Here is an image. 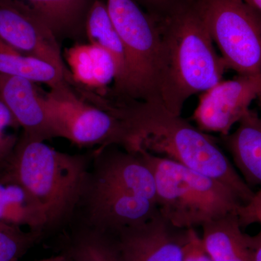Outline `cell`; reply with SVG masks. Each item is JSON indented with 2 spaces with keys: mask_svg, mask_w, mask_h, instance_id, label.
<instances>
[{
  "mask_svg": "<svg viewBox=\"0 0 261 261\" xmlns=\"http://www.w3.org/2000/svg\"><path fill=\"white\" fill-rule=\"evenodd\" d=\"M115 114L129 130L134 147L172 160L228 187L243 204L255 195L214 137L168 111L160 103L118 105Z\"/></svg>",
  "mask_w": 261,
  "mask_h": 261,
  "instance_id": "obj_1",
  "label": "cell"
},
{
  "mask_svg": "<svg viewBox=\"0 0 261 261\" xmlns=\"http://www.w3.org/2000/svg\"><path fill=\"white\" fill-rule=\"evenodd\" d=\"M158 23L163 46L161 101L169 112L181 116L187 99L222 81L227 68L195 0H185Z\"/></svg>",
  "mask_w": 261,
  "mask_h": 261,
  "instance_id": "obj_2",
  "label": "cell"
},
{
  "mask_svg": "<svg viewBox=\"0 0 261 261\" xmlns=\"http://www.w3.org/2000/svg\"><path fill=\"white\" fill-rule=\"evenodd\" d=\"M0 163V182L23 189L42 210L47 226L63 221L80 205L89 174L86 156L60 152L22 135Z\"/></svg>",
  "mask_w": 261,
  "mask_h": 261,
  "instance_id": "obj_3",
  "label": "cell"
},
{
  "mask_svg": "<svg viewBox=\"0 0 261 261\" xmlns=\"http://www.w3.org/2000/svg\"><path fill=\"white\" fill-rule=\"evenodd\" d=\"M106 5L123 44L126 70L121 83L108 89L102 97L114 103L162 104L163 46L159 23L135 0H107Z\"/></svg>",
  "mask_w": 261,
  "mask_h": 261,
  "instance_id": "obj_4",
  "label": "cell"
},
{
  "mask_svg": "<svg viewBox=\"0 0 261 261\" xmlns=\"http://www.w3.org/2000/svg\"><path fill=\"white\" fill-rule=\"evenodd\" d=\"M152 170L160 214L178 228H195L231 213L243 204L224 184L172 160L138 150Z\"/></svg>",
  "mask_w": 261,
  "mask_h": 261,
  "instance_id": "obj_5",
  "label": "cell"
},
{
  "mask_svg": "<svg viewBox=\"0 0 261 261\" xmlns=\"http://www.w3.org/2000/svg\"><path fill=\"white\" fill-rule=\"evenodd\" d=\"M227 69L261 74V17L244 0H195Z\"/></svg>",
  "mask_w": 261,
  "mask_h": 261,
  "instance_id": "obj_6",
  "label": "cell"
},
{
  "mask_svg": "<svg viewBox=\"0 0 261 261\" xmlns=\"http://www.w3.org/2000/svg\"><path fill=\"white\" fill-rule=\"evenodd\" d=\"M44 101L57 137L79 147L117 145L133 152L123 121L80 97L72 86L50 89L44 93Z\"/></svg>",
  "mask_w": 261,
  "mask_h": 261,
  "instance_id": "obj_7",
  "label": "cell"
},
{
  "mask_svg": "<svg viewBox=\"0 0 261 261\" xmlns=\"http://www.w3.org/2000/svg\"><path fill=\"white\" fill-rule=\"evenodd\" d=\"M260 90L261 74L221 81L201 94L192 118L202 132L228 135L250 111Z\"/></svg>",
  "mask_w": 261,
  "mask_h": 261,
  "instance_id": "obj_8",
  "label": "cell"
},
{
  "mask_svg": "<svg viewBox=\"0 0 261 261\" xmlns=\"http://www.w3.org/2000/svg\"><path fill=\"white\" fill-rule=\"evenodd\" d=\"M0 39L25 56L54 65L73 82L62 56L59 41L32 10L10 0H0Z\"/></svg>",
  "mask_w": 261,
  "mask_h": 261,
  "instance_id": "obj_9",
  "label": "cell"
},
{
  "mask_svg": "<svg viewBox=\"0 0 261 261\" xmlns=\"http://www.w3.org/2000/svg\"><path fill=\"white\" fill-rule=\"evenodd\" d=\"M81 203L85 206L88 226L109 233L142 224L159 213L153 201L99 185L89 177Z\"/></svg>",
  "mask_w": 261,
  "mask_h": 261,
  "instance_id": "obj_10",
  "label": "cell"
},
{
  "mask_svg": "<svg viewBox=\"0 0 261 261\" xmlns=\"http://www.w3.org/2000/svg\"><path fill=\"white\" fill-rule=\"evenodd\" d=\"M188 231L175 227L159 212L145 222L111 234L123 261H184Z\"/></svg>",
  "mask_w": 261,
  "mask_h": 261,
  "instance_id": "obj_11",
  "label": "cell"
},
{
  "mask_svg": "<svg viewBox=\"0 0 261 261\" xmlns=\"http://www.w3.org/2000/svg\"><path fill=\"white\" fill-rule=\"evenodd\" d=\"M117 145L99 147L96 152L90 181L136 195L157 203L153 173L140 152L118 148Z\"/></svg>",
  "mask_w": 261,
  "mask_h": 261,
  "instance_id": "obj_12",
  "label": "cell"
},
{
  "mask_svg": "<svg viewBox=\"0 0 261 261\" xmlns=\"http://www.w3.org/2000/svg\"><path fill=\"white\" fill-rule=\"evenodd\" d=\"M36 84L23 77L0 73V98L23 128V135L44 142L57 136L44 101V93Z\"/></svg>",
  "mask_w": 261,
  "mask_h": 261,
  "instance_id": "obj_13",
  "label": "cell"
},
{
  "mask_svg": "<svg viewBox=\"0 0 261 261\" xmlns=\"http://www.w3.org/2000/svg\"><path fill=\"white\" fill-rule=\"evenodd\" d=\"M64 58L77 87L99 95L109 89L118 75L113 57L90 43H75L65 49Z\"/></svg>",
  "mask_w": 261,
  "mask_h": 261,
  "instance_id": "obj_14",
  "label": "cell"
},
{
  "mask_svg": "<svg viewBox=\"0 0 261 261\" xmlns=\"http://www.w3.org/2000/svg\"><path fill=\"white\" fill-rule=\"evenodd\" d=\"M221 140L247 185L261 186V116L250 110L236 130Z\"/></svg>",
  "mask_w": 261,
  "mask_h": 261,
  "instance_id": "obj_15",
  "label": "cell"
},
{
  "mask_svg": "<svg viewBox=\"0 0 261 261\" xmlns=\"http://www.w3.org/2000/svg\"><path fill=\"white\" fill-rule=\"evenodd\" d=\"M202 227L204 248L214 261H255L250 235L243 231L238 213H231Z\"/></svg>",
  "mask_w": 261,
  "mask_h": 261,
  "instance_id": "obj_16",
  "label": "cell"
},
{
  "mask_svg": "<svg viewBox=\"0 0 261 261\" xmlns=\"http://www.w3.org/2000/svg\"><path fill=\"white\" fill-rule=\"evenodd\" d=\"M23 5L44 22L58 41L86 37L85 23L94 0H10Z\"/></svg>",
  "mask_w": 261,
  "mask_h": 261,
  "instance_id": "obj_17",
  "label": "cell"
},
{
  "mask_svg": "<svg viewBox=\"0 0 261 261\" xmlns=\"http://www.w3.org/2000/svg\"><path fill=\"white\" fill-rule=\"evenodd\" d=\"M0 73L18 75L35 82L47 84L50 89L72 86L61 70L47 62L22 54L0 39Z\"/></svg>",
  "mask_w": 261,
  "mask_h": 261,
  "instance_id": "obj_18",
  "label": "cell"
},
{
  "mask_svg": "<svg viewBox=\"0 0 261 261\" xmlns=\"http://www.w3.org/2000/svg\"><path fill=\"white\" fill-rule=\"evenodd\" d=\"M86 37L89 43L108 51L114 58L118 68V75L113 87L118 85L126 70L124 49L112 20L107 5L101 0H94L87 15L85 23Z\"/></svg>",
  "mask_w": 261,
  "mask_h": 261,
  "instance_id": "obj_19",
  "label": "cell"
},
{
  "mask_svg": "<svg viewBox=\"0 0 261 261\" xmlns=\"http://www.w3.org/2000/svg\"><path fill=\"white\" fill-rule=\"evenodd\" d=\"M0 221L41 233L47 227V220L37 204L23 189L0 182Z\"/></svg>",
  "mask_w": 261,
  "mask_h": 261,
  "instance_id": "obj_20",
  "label": "cell"
},
{
  "mask_svg": "<svg viewBox=\"0 0 261 261\" xmlns=\"http://www.w3.org/2000/svg\"><path fill=\"white\" fill-rule=\"evenodd\" d=\"M67 255L70 261H123L112 235L89 226L77 235Z\"/></svg>",
  "mask_w": 261,
  "mask_h": 261,
  "instance_id": "obj_21",
  "label": "cell"
},
{
  "mask_svg": "<svg viewBox=\"0 0 261 261\" xmlns=\"http://www.w3.org/2000/svg\"><path fill=\"white\" fill-rule=\"evenodd\" d=\"M40 233L0 221V261H18L35 243Z\"/></svg>",
  "mask_w": 261,
  "mask_h": 261,
  "instance_id": "obj_22",
  "label": "cell"
},
{
  "mask_svg": "<svg viewBox=\"0 0 261 261\" xmlns=\"http://www.w3.org/2000/svg\"><path fill=\"white\" fill-rule=\"evenodd\" d=\"M156 21L171 14L185 0H135Z\"/></svg>",
  "mask_w": 261,
  "mask_h": 261,
  "instance_id": "obj_23",
  "label": "cell"
},
{
  "mask_svg": "<svg viewBox=\"0 0 261 261\" xmlns=\"http://www.w3.org/2000/svg\"><path fill=\"white\" fill-rule=\"evenodd\" d=\"M238 216L242 228L253 224H259L261 226V188L255 192L250 202L240 205Z\"/></svg>",
  "mask_w": 261,
  "mask_h": 261,
  "instance_id": "obj_24",
  "label": "cell"
},
{
  "mask_svg": "<svg viewBox=\"0 0 261 261\" xmlns=\"http://www.w3.org/2000/svg\"><path fill=\"white\" fill-rule=\"evenodd\" d=\"M184 261H214L206 252L202 238L195 228H189L188 237L184 247Z\"/></svg>",
  "mask_w": 261,
  "mask_h": 261,
  "instance_id": "obj_25",
  "label": "cell"
},
{
  "mask_svg": "<svg viewBox=\"0 0 261 261\" xmlns=\"http://www.w3.org/2000/svg\"><path fill=\"white\" fill-rule=\"evenodd\" d=\"M20 126L9 108L0 98V130H5L8 127L18 128Z\"/></svg>",
  "mask_w": 261,
  "mask_h": 261,
  "instance_id": "obj_26",
  "label": "cell"
},
{
  "mask_svg": "<svg viewBox=\"0 0 261 261\" xmlns=\"http://www.w3.org/2000/svg\"><path fill=\"white\" fill-rule=\"evenodd\" d=\"M250 241L254 252L255 261H261V228L255 236H250Z\"/></svg>",
  "mask_w": 261,
  "mask_h": 261,
  "instance_id": "obj_27",
  "label": "cell"
},
{
  "mask_svg": "<svg viewBox=\"0 0 261 261\" xmlns=\"http://www.w3.org/2000/svg\"><path fill=\"white\" fill-rule=\"evenodd\" d=\"M244 2L261 17V0H244Z\"/></svg>",
  "mask_w": 261,
  "mask_h": 261,
  "instance_id": "obj_28",
  "label": "cell"
},
{
  "mask_svg": "<svg viewBox=\"0 0 261 261\" xmlns=\"http://www.w3.org/2000/svg\"><path fill=\"white\" fill-rule=\"evenodd\" d=\"M38 261H69V259H68V255L65 254V255H56V256L47 257V258Z\"/></svg>",
  "mask_w": 261,
  "mask_h": 261,
  "instance_id": "obj_29",
  "label": "cell"
},
{
  "mask_svg": "<svg viewBox=\"0 0 261 261\" xmlns=\"http://www.w3.org/2000/svg\"><path fill=\"white\" fill-rule=\"evenodd\" d=\"M257 99H258L259 103H260V106H261V90L260 92H259L258 96H257Z\"/></svg>",
  "mask_w": 261,
  "mask_h": 261,
  "instance_id": "obj_30",
  "label": "cell"
},
{
  "mask_svg": "<svg viewBox=\"0 0 261 261\" xmlns=\"http://www.w3.org/2000/svg\"><path fill=\"white\" fill-rule=\"evenodd\" d=\"M68 259H69V258H68ZM69 261H70V260H69Z\"/></svg>",
  "mask_w": 261,
  "mask_h": 261,
  "instance_id": "obj_31",
  "label": "cell"
}]
</instances>
